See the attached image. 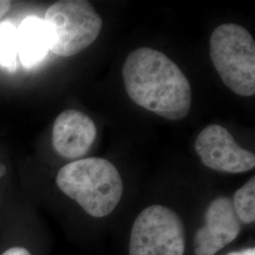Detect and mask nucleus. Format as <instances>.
<instances>
[{
    "label": "nucleus",
    "mask_w": 255,
    "mask_h": 255,
    "mask_svg": "<svg viewBox=\"0 0 255 255\" xmlns=\"http://www.w3.org/2000/svg\"><path fill=\"white\" fill-rule=\"evenodd\" d=\"M125 89L138 106L167 120L184 119L190 112V82L182 69L163 52L140 47L122 67Z\"/></svg>",
    "instance_id": "obj_1"
},
{
    "label": "nucleus",
    "mask_w": 255,
    "mask_h": 255,
    "mask_svg": "<svg viewBox=\"0 0 255 255\" xmlns=\"http://www.w3.org/2000/svg\"><path fill=\"white\" fill-rule=\"evenodd\" d=\"M59 190L75 201L88 216L101 219L116 209L123 193V182L110 161L89 157L61 167L55 177Z\"/></svg>",
    "instance_id": "obj_2"
},
{
    "label": "nucleus",
    "mask_w": 255,
    "mask_h": 255,
    "mask_svg": "<svg viewBox=\"0 0 255 255\" xmlns=\"http://www.w3.org/2000/svg\"><path fill=\"white\" fill-rule=\"evenodd\" d=\"M210 58L223 83L241 97L255 94V42L237 24H223L210 38Z\"/></svg>",
    "instance_id": "obj_3"
},
{
    "label": "nucleus",
    "mask_w": 255,
    "mask_h": 255,
    "mask_svg": "<svg viewBox=\"0 0 255 255\" xmlns=\"http://www.w3.org/2000/svg\"><path fill=\"white\" fill-rule=\"evenodd\" d=\"M45 27L49 50L62 57H71L97 40L102 19L90 2L62 0L46 9Z\"/></svg>",
    "instance_id": "obj_4"
},
{
    "label": "nucleus",
    "mask_w": 255,
    "mask_h": 255,
    "mask_svg": "<svg viewBox=\"0 0 255 255\" xmlns=\"http://www.w3.org/2000/svg\"><path fill=\"white\" fill-rule=\"evenodd\" d=\"M185 231L173 210L151 205L137 217L129 237V255H183Z\"/></svg>",
    "instance_id": "obj_5"
},
{
    "label": "nucleus",
    "mask_w": 255,
    "mask_h": 255,
    "mask_svg": "<svg viewBox=\"0 0 255 255\" xmlns=\"http://www.w3.org/2000/svg\"><path fill=\"white\" fill-rule=\"evenodd\" d=\"M195 149L202 164L216 171L244 173L255 168V153L237 145L228 129L218 124L201 130Z\"/></svg>",
    "instance_id": "obj_6"
},
{
    "label": "nucleus",
    "mask_w": 255,
    "mask_h": 255,
    "mask_svg": "<svg viewBox=\"0 0 255 255\" xmlns=\"http://www.w3.org/2000/svg\"><path fill=\"white\" fill-rule=\"evenodd\" d=\"M242 223L237 218L233 201L219 197L210 203L205 213V224L194 237L196 255H215L240 234Z\"/></svg>",
    "instance_id": "obj_7"
},
{
    "label": "nucleus",
    "mask_w": 255,
    "mask_h": 255,
    "mask_svg": "<svg viewBox=\"0 0 255 255\" xmlns=\"http://www.w3.org/2000/svg\"><path fill=\"white\" fill-rule=\"evenodd\" d=\"M96 136L94 121L81 111L66 110L55 119L52 145L64 159L80 160L90 150Z\"/></svg>",
    "instance_id": "obj_8"
},
{
    "label": "nucleus",
    "mask_w": 255,
    "mask_h": 255,
    "mask_svg": "<svg viewBox=\"0 0 255 255\" xmlns=\"http://www.w3.org/2000/svg\"><path fill=\"white\" fill-rule=\"evenodd\" d=\"M40 231L21 212L0 213V255H40Z\"/></svg>",
    "instance_id": "obj_9"
},
{
    "label": "nucleus",
    "mask_w": 255,
    "mask_h": 255,
    "mask_svg": "<svg viewBox=\"0 0 255 255\" xmlns=\"http://www.w3.org/2000/svg\"><path fill=\"white\" fill-rule=\"evenodd\" d=\"M16 48L25 68L39 64L48 51V40L44 20L30 16L25 19L16 29Z\"/></svg>",
    "instance_id": "obj_10"
},
{
    "label": "nucleus",
    "mask_w": 255,
    "mask_h": 255,
    "mask_svg": "<svg viewBox=\"0 0 255 255\" xmlns=\"http://www.w3.org/2000/svg\"><path fill=\"white\" fill-rule=\"evenodd\" d=\"M233 205L241 223L252 224L255 220V179L253 177L235 193Z\"/></svg>",
    "instance_id": "obj_11"
},
{
    "label": "nucleus",
    "mask_w": 255,
    "mask_h": 255,
    "mask_svg": "<svg viewBox=\"0 0 255 255\" xmlns=\"http://www.w3.org/2000/svg\"><path fill=\"white\" fill-rule=\"evenodd\" d=\"M16 28L9 23L0 25V64L9 71L16 68Z\"/></svg>",
    "instance_id": "obj_12"
},
{
    "label": "nucleus",
    "mask_w": 255,
    "mask_h": 255,
    "mask_svg": "<svg viewBox=\"0 0 255 255\" xmlns=\"http://www.w3.org/2000/svg\"><path fill=\"white\" fill-rule=\"evenodd\" d=\"M10 1L7 0H0V19L2 18L10 8Z\"/></svg>",
    "instance_id": "obj_13"
},
{
    "label": "nucleus",
    "mask_w": 255,
    "mask_h": 255,
    "mask_svg": "<svg viewBox=\"0 0 255 255\" xmlns=\"http://www.w3.org/2000/svg\"><path fill=\"white\" fill-rule=\"evenodd\" d=\"M226 255H255V248H249V249H245L239 252H234Z\"/></svg>",
    "instance_id": "obj_14"
},
{
    "label": "nucleus",
    "mask_w": 255,
    "mask_h": 255,
    "mask_svg": "<svg viewBox=\"0 0 255 255\" xmlns=\"http://www.w3.org/2000/svg\"><path fill=\"white\" fill-rule=\"evenodd\" d=\"M4 179H6V178H0V181H2V180H4Z\"/></svg>",
    "instance_id": "obj_15"
}]
</instances>
